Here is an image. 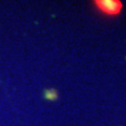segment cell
Here are the masks:
<instances>
[{"instance_id":"6da1fadb","label":"cell","mask_w":126,"mask_h":126,"mask_svg":"<svg viewBox=\"0 0 126 126\" xmlns=\"http://www.w3.org/2000/svg\"><path fill=\"white\" fill-rule=\"evenodd\" d=\"M94 3L102 13L109 16L118 15L122 9V3L119 1H113V0H100V1H96Z\"/></svg>"},{"instance_id":"7a4b0ae2","label":"cell","mask_w":126,"mask_h":126,"mask_svg":"<svg viewBox=\"0 0 126 126\" xmlns=\"http://www.w3.org/2000/svg\"><path fill=\"white\" fill-rule=\"evenodd\" d=\"M58 97L57 92L55 89H46L44 92V98L46 100H49V101H54L56 100Z\"/></svg>"}]
</instances>
